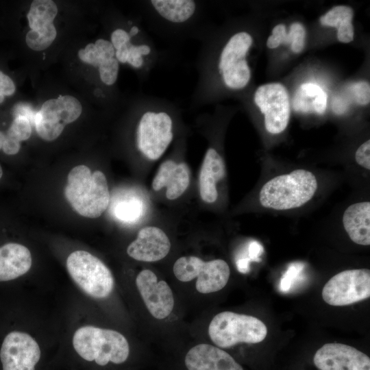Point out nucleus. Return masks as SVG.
I'll return each mask as SVG.
<instances>
[{
    "instance_id": "nucleus-19",
    "label": "nucleus",
    "mask_w": 370,
    "mask_h": 370,
    "mask_svg": "<svg viewBox=\"0 0 370 370\" xmlns=\"http://www.w3.org/2000/svg\"><path fill=\"white\" fill-rule=\"evenodd\" d=\"M32 266V256L24 245L10 243L0 247V282L16 279Z\"/></svg>"
},
{
    "instance_id": "nucleus-25",
    "label": "nucleus",
    "mask_w": 370,
    "mask_h": 370,
    "mask_svg": "<svg viewBox=\"0 0 370 370\" xmlns=\"http://www.w3.org/2000/svg\"><path fill=\"white\" fill-rule=\"evenodd\" d=\"M143 212V204L136 197L121 200L113 208L114 215L125 223H133L138 220Z\"/></svg>"
},
{
    "instance_id": "nucleus-8",
    "label": "nucleus",
    "mask_w": 370,
    "mask_h": 370,
    "mask_svg": "<svg viewBox=\"0 0 370 370\" xmlns=\"http://www.w3.org/2000/svg\"><path fill=\"white\" fill-rule=\"evenodd\" d=\"M370 297V270L349 269L331 278L322 290L325 302L334 306H347Z\"/></svg>"
},
{
    "instance_id": "nucleus-12",
    "label": "nucleus",
    "mask_w": 370,
    "mask_h": 370,
    "mask_svg": "<svg viewBox=\"0 0 370 370\" xmlns=\"http://www.w3.org/2000/svg\"><path fill=\"white\" fill-rule=\"evenodd\" d=\"M40 358L38 344L27 333L10 332L2 343L0 359L3 370H35Z\"/></svg>"
},
{
    "instance_id": "nucleus-36",
    "label": "nucleus",
    "mask_w": 370,
    "mask_h": 370,
    "mask_svg": "<svg viewBox=\"0 0 370 370\" xmlns=\"http://www.w3.org/2000/svg\"><path fill=\"white\" fill-rule=\"evenodd\" d=\"M130 42V36L126 31L117 29L111 35V43L115 50L121 46Z\"/></svg>"
},
{
    "instance_id": "nucleus-4",
    "label": "nucleus",
    "mask_w": 370,
    "mask_h": 370,
    "mask_svg": "<svg viewBox=\"0 0 370 370\" xmlns=\"http://www.w3.org/2000/svg\"><path fill=\"white\" fill-rule=\"evenodd\" d=\"M208 334L218 347L227 348L239 343L262 341L267 335V328L255 317L224 311L213 317L208 327Z\"/></svg>"
},
{
    "instance_id": "nucleus-33",
    "label": "nucleus",
    "mask_w": 370,
    "mask_h": 370,
    "mask_svg": "<svg viewBox=\"0 0 370 370\" xmlns=\"http://www.w3.org/2000/svg\"><path fill=\"white\" fill-rule=\"evenodd\" d=\"M95 45L98 52L101 63L104 60L115 58V49L110 41L104 39H98L95 42Z\"/></svg>"
},
{
    "instance_id": "nucleus-7",
    "label": "nucleus",
    "mask_w": 370,
    "mask_h": 370,
    "mask_svg": "<svg viewBox=\"0 0 370 370\" xmlns=\"http://www.w3.org/2000/svg\"><path fill=\"white\" fill-rule=\"evenodd\" d=\"M253 39L246 32L234 34L223 48L219 60V71L225 85L234 90L245 88L251 79V70L246 60Z\"/></svg>"
},
{
    "instance_id": "nucleus-35",
    "label": "nucleus",
    "mask_w": 370,
    "mask_h": 370,
    "mask_svg": "<svg viewBox=\"0 0 370 370\" xmlns=\"http://www.w3.org/2000/svg\"><path fill=\"white\" fill-rule=\"evenodd\" d=\"M287 33L286 27L283 24L275 25L273 30L272 34L268 38L267 46L269 49H275L282 44V40Z\"/></svg>"
},
{
    "instance_id": "nucleus-14",
    "label": "nucleus",
    "mask_w": 370,
    "mask_h": 370,
    "mask_svg": "<svg viewBox=\"0 0 370 370\" xmlns=\"http://www.w3.org/2000/svg\"><path fill=\"white\" fill-rule=\"evenodd\" d=\"M136 284L146 308L153 317L163 319L171 314L174 297L165 281H158L153 271L144 269L136 276Z\"/></svg>"
},
{
    "instance_id": "nucleus-43",
    "label": "nucleus",
    "mask_w": 370,
    "mask_h": 370,
    "mask_svg": "<svg viewBox=\"0 0 370 370\" xmlns=\"http://www.w3.org/2000/svg\"><path fill=\"white\" fill-rule=\"evenodd\" d=\"M238 270L243 273H245L249 269V260L247 258L240 259L236 262Z\"/></svg>"
},
{
    "instance_id": "nucleus-42",
    "label": "nucleus",
    "mask_w": 370,
    "mask_h": 370,
    "mask_svg": "<svg viewBox=\"0 0 370 370\" xmlns=\"http://www.w3.org/2000/svg\"><path fill=\"white\" fill-rule=\"evenodd\" d=\"M260 244L256 241L251 242L249 247V255L252 259L256 258L262 251Z\"/></svg>"
},
{
    "instance_id": "nucleus-20",
    "label": "nucleus",
    "mask_w": 370,
    "mask_h": 370,
    "mask_svg": "<svg viewBox=\"0 0 370 370\" xmlns=\"http://www.w3.org/2000/svg\"><path fill=\"white\" fill-rule=\"evenodd\" d=\"M343 227L350 239L358 245H370V202L352 204L343 215Z\"/></svg>"
},
{
    "instance_id": "nucleus-34",
    "label": "nucleus",
    "mask_w": 370,
    "mask_h": 370,
    "mask_svg": "<svg viewBox=\"0 0 370 370\" xmlns=\"http://www.w3.org/2000/svg\"><path fill=\"white\" fill-rule=\"evenodd\" d=\"M356 162L363 168L370 169V140H367L357 149L355 153Z\"/></svg>"
},
{
    "instance_id": "nucleus-10",
    "label": "nucleus",
    "mask_w": 370,
    "mask_h": 370,
    "mask_svg": "<svg viewBox=\"0 0 370 370\" xmlns=\"http://www.w3.org/2000/svg\"><path fill=\"white\" fill-rule=\"evenodd\" d=\"M172 127L173 121L167 113L152 111L144 113L136 132L140 151L149 160L160 158L173 140Z\"/></svg>"
},
{
    "instance_id": "nucleus-17",
    "label": "nucleus",
    "mask_w": 370,
    "mask_h": 370,
    "mask_svg": "<svg viewBox=\"0 0 370 370\" xmlns=\"http://www.w3.org/2000/svg\"><path fill=\"white\" fill-rule=\"evenodd\" d=\"M190 183L189 169L186 163H176L172 160L162 162L152 182L154 190L166 187V197L173 200L181 196Z\"/></svg>"
},
{
    "instance_id": "nucleus-9",
    "label": "nucleus",
    "mask_w": 370,
    "mask_h": 370,
    "mask_svg": "<svg viewBox=\"0 0 370 370\" xmlns=\"http://www.w3.org/2000/svg\"><path fill=\"white\" fill-rule=\"evenodd\" d=\"M82 110L79 100L71 95L46 101L36 113L34 119V124L38 134L45 140L56 139L66 125L80 116Z\"/></svg>"
},
{
    "instance_id": "nucleus-38",
    "label": "nucleus",
    "mask_w": 370,
    "mask_h": 370,
    "mask_svg": "<svg viewBox=\"0 0 370 370\" xmlns=\"http://www.w3.org/2000/svg\"><path fill=\"white\" fill-rule=\"evenodd\" d=\"M14 92L15 85L12 79L0 71V92L4 96H10Z\"/></svg>"
},
{
    "instance_id": "nucleus-1",
    "label": "nucleus",
    "mask_w": 370,
    "mask_h": 370,
    "mask_svg": "<svg viewBox=\"0 0 370 370\" xmlns=\"http://www.w3.org/2000/svg\"><path fill=\"white\" fill-rule=\"evenodd\" d=\"M64 195L80 215L97 218L107 209L110 195L106 177L100 171L91 172L85 165L73 168L68 175Z\"/></svg>"
},
{
    "instance_id": "nucleus-21",
    "label": "nucleus",
    "mask_w": 370,
    "mask_h": 370,
    "mask_svg": "<svg viewBox=\"0 0 370 370\" xmlns=\"http://www.w3.org/2000/svg\"><path fill=\"white\" fill-rule=\"evenodd\" d=\"M328 97L317 84L304 83L295 91L293 98V108L298 112H315L323 114L327 107Z\"/></svg>"
},
{
    "instance_id": "nucleus-11",
    "label": "nucleus",
    "mask_w": 370,
    "mask_h": 370,
    "mask_svg": "<svg viewBox=\"0 0 370 370\" xmlns=\"http://www.w3.org/2000/svg\"><path fill=\"white\" fill-rule=\"evenodd\" d=\"M254 99L264 114L267 131L272 134L284 131L291 116L290 97L286 87L278 82L262 84L256 89Z\"/></svg>"
},
{
    "instance_id": "nucleus-2",
    "label": "nucleus",
    "mask_w": 370,
    "mask_h": 370,
    "mask_svg": "<svg viewBox=\"0 0 370 370\" xmlns=\"http://www.w3.org/2000/svg\"><path fill=\"white\" fill-rule=\"evenodd\" d=\"M317 186V180L313 173L305 169H296L266 182L260 191L259 201L267 208L277 210L293 209L310 201Z\"/></svg>"
},
{
    "instance_id": "nucleus-13",
    "label": "nucleus",
    "mask_w": 370,
    "mask_h": 370,
    "mask_svg": "<svg viewBox=\"0 0 370 370\" xmlns=\"http://www.w3.org/2000/svg\"><path fill=\"white\" fill-rule=\"evenodd\" d=\"M313 362L319 370H370L367 355L342 343L323 345L316 352Z\"/></svg>"
},
{
    "instance_id": "nucleus-45",
    "label": "nucleus",
    "mask_w": 370,
    "mask_h": 370,
    "mask_svg": "<svg viewBox=\"0 0 370 370\" xmlns=\"http://www.w3.org/2000/svg\"><path fill=\"white\" fill-rule=\"evenodd\" d=\"M5 135L0 131V149H2Z\"/></svg>"
},
{
    "instance_id": "nucleus-3",
    "label": "nucleus",
    "mask_w": 370,
    "mask_h": 370,
    "mask_svg": "<svg viewBox=\"0 0 370 370\" xmlns=\"http://www.w3.org/2000/svg\"><path fill=\"white\" fill-rule=\"evenodd\" d=\"M73 347L87 361H93L101 366L109 362H124L130 354L129 343L125 337L113 330L92 325L78 328L73 337Z\"/></svg>"
},
{
    "instance_id": "nucleus-40",
    "label": "nucleus",
    "mask_w": 370,
    "mask_h": 370,
    "mask_svg": "<svg viewBox=\"0 0 370 370\" xmlns=\"http://www.w3.org/2000/svg\"><path fill=\"white\" fill-rule=\"evenodd\" d=\"M297 272V267H290L288 271L284 274L282 278L280 288L282 291H287L290 288L291 283L293 280V276Z\"/></svg>"
},
{
    "instance_id": "nucleus-18",
    "label": "nucleus",
    "mask_w": 370,
    "mask_h": 370,
    "mask_svg": "<svg viewBox=\"0 0 370 370\" xmlns=\"http://www.w3.org/2000/svg\"><path fill=\"white\" fill-rule=\"evenodd\" d=\"M225 175V166L222 157L214 148H209L201 165L199 187L201 199L206 203H214L218 197L217 182Z\"/></svg>"
},
{
    "instance_id": "nucleus-31",
    "label": "nucleus",
    "mask_w": 370,
    "mask_h": 370,
    "mask_svg": "<svg viewBox=\"0 0 370 370\" xmlns=\"http://www.w3.org/2000/svg\"><path fill=\"white\" fill-rule=\"evenodd\" d=\"M351 91L355 101L362 106L369 104L370 101V86L366 81H359L353 84Z\"/></svg>"
},
{
    "instance_id": "nucleus-47",
    "label": "nucleus",
    "mask_w": 370,
    "mask_h": 370,
    "mask_svg": "<svg viewBox=\"0 0 370 370\" xmlns=\"http://www.w3.org/2000/svg\"><path fill=\"white\" fill-rule=\"evenodd\" d=\"M2 175H3V171H2L1 166L0 165V179L2 177Z\"/></svg>"
},
{
    "instance_id": "nucleus-37",
    "label": "nucleus",
    "mask_w": 370,
    "mask_h": 370,
    "mask_svg": "<svg viewBox=\"0 0 370 370\" xmlns=\"http://www.w3.org/2000/svg\"><path fill=\"white\" fill-rule=\"evenodd\" d=\"M13 115L15 117H25L30 121V123H34L36 114L29 105L25 103H18L13 109Z\"/></svg>"
},
{
    "instance_id": "nucleus-46",
    "label": "nucleus",
    "mask_w": 370,
    "mask_h": 370,
    "mask_svg": "<svg viewBox=\"0 0 370 370\" xmlns=\"http://www.w3.org/2000/svg\"><path fill=\"white\" fill-rule=\"evenodd\" d=\"M4 99V95L0 92V103L3 102Z\"/></svg>"
},
{
    "instance_id": "nucleus-44",
    "label": "nucleus",
    "mask_w": 370,
    "mask_h": 370,
    "mask_svg": "<svg viewBox=\"0 0 370 370\" xmlns=\"http://www.w3.org/2000/svg\"><path fill=\"white\" fill-rule=\"evenodd\" d=\"M138 32H139V29L138 28V27L133 26L130 29L129 34H130V37L134 36H136L138 33Z\"/></svg>"
},
{
    "instance_id": "nucleus-5",
    "label": "nucleus",
    "mask_w": 370,
    "mask_h": 370,
    "mask_svg": "<svg viewBox=\"0 0 370 370\" xmlns=\"http://www.w3.org/2000/svg\"><path fill=\"white\" fill-rule=\"evenodd\" d=\"M66 268L76 284L90 297L106 298L114 288V281L110 270L88 251L72 252L66 259Z\"/></svg>"
},
{
    "instance_id": "nucleus-39",
    "label": "nucleus",
    "mask_w": 370,
    "mask_h": 370,
    "mask_svg": "<svg viewBox=\"0 0 370 370\" xmlns=\"http://www.w3.org/2000/svg\"><path fill=\"white\" fill-rule=\"evenodd\" d=\"M21 148L20 142L12 137L5 135L3 144V151L8 155H14L17 153Z\"/></svg>"
},
{
    "instance_id": "nucleus-29",
    "label": "nucleus",
    "mask_w": 370,
    "mask_h": 370,
    "mask_svg": "<svg viewBox=\"0 0 370 370\" xmlns=\"http://www.w3.org/2000/svg\"><path fill=\"white\" fill-rule=\"evenodd\" d=\"M119 68V62L116 58L103 61L99 66L101 81L106 85L114 84L118 77Z\"/></svg>"
},
{
    "instance_id": "nucleus-22",
    "label": "nucleus",
    "mask_w": 370,
    "mask_h": 370,
    "mask_svg": "<svg viewBox=\"0 0 370 370\" xmlns=\"http://www.w3.org/2000/svg\"><path fill=\"white\" fill-rule=\"evenodd\" d=\"M353 10L347 5L333 7L320 17V23L323 26L337 29V38L339 42L349 43L354 40V29L352 25Z\"/></svg>"
},
{
    "instance_id": "nucleus-30",
    "label": "nucleus",
    "mask_w": 370,
    "mask_h": 370,
    "mask_svg": "<svg viewBox=\"0 0 370 370\" xmlns=\"http://www.w3.org/2000/svg\"><path fill=\"white\" fill-rule=\"evenodd\" d=\"M151 53V48L147 45H130L127 62L134 68H140L144 62L143 56Z\"/></svg>"
},
{
    "instance_id": "nucleus-41",
    "label": "nucleus",
    "mask_w": 370,
    "mask_h": 370,
    "mask_svg": "<svg viewBox=\"0 0 370 370\" xmlns=\"http://www.w3.org/2000/svg\"><path fill=\"white\" fill-rule=\"evenodd\" d=\"M131 43L125 44L115 50V58L121 63H126Z\"/></svg>"
},
{
    "instance_id": "nucleus-15",
    "label": "nucleus",
    "mask_w": 370,
    "mask_h": 370,
    "mask_svg": "<svg viewBox=\"0 0 370 370\" xmlns=\"http://www.w3.org/2000/svg\"><path fill=\"white\" fill-rule=\"evenodd\" d=\"M171 242L163 230L153 226L141 229L136 239L127 249V253L134 260L152 262L162 260L169 252Z\"/></svg>"
},
{
    "instance_id": "nucleus-26",
    "label": "nucleus",
    "mask_w": 370,
    "mask_h": 370,
    "mask_svg": "<svg viewBox=\"0 0 370 370\" xmlns=\"http://www.w3.org/2000/svg\"><path fill=\"white\" fill-rule=\"evenodd\" d=\"M56 29L49 23L37 29H31L25 40L28 47L34 51H42L49 47L56 37Z\"/></svg>"
},
{
    "instance_id": "nucleus-24",
    "label": "nucleus",
    "mask_w": 370,
    "mask_h": 370,
    "mask_svg": "<svg viewBox=\"0 0 370 370\" xmlns=\"http://www.w3.org/2000/svg\"><path fill=\"white\" fill-rule=\"evenodd\" d=\"M58 8L54 1L51 0L33 1L27 14L29 25L32 29L41 28L55 18Z\"/></svg>"
},
{
    "instance_id": "nucleus-28",
    "label": "nucleus",
    "mask_w": 370,
    "mask_h": 370,
    "mask_svg": "<svg viewBox=\"0 0 370 370\" xmlns=\"http://www.w3.org/2000/svg\"><path fill=\"white\" fill-rule=\"evenodd\" d=\"M31 134L30 121L25 117L17 116L14 119L6 135L20 142L28 139Z\"/></svg>"
},
{
    "instance_id": "nucleus-6",
    "label": "nucleus",
    "mask_w": 370,
    "mask_h": 370,
    "mask_svg": "<svg viewBox=\"0 0 370 370\" xmlns=\"http://www.w3.org/2000/svg\"><path fill=\"white\" fill-rule=\"evenodd\" d=\"M176 278L184 282L197 278L195 288L200 293L208 294L219 291L227 284L230 269L221 259L205 262L199 257L190 256L178 258L173 264Z\"/></svg>"
},
{
    "instance_id": "nucleus-32",
    "label": "nucleus",
    "mask_w": 370,
    "mask_h": 370,
    "mask_svg": "<svg viewBox=\"0 0 370 370\" xmlns=\"http://www.w3.org/2000/svg\"><path fill=\"white\" fill-rule=\"evenodd\" d=\"M78 56L81 60L94 66L99 67L101 63L96 47L93 43L88 44L84 49H80Z\"/></svg>"
},
{
    "instance_id": "nucleus-27",
    "label": "nucleus",
    "mask_w": 370,
    "mask_h": 370,
    "mask_svg": "<svg viewBox=\"0 0 370 370\" xmlns=\"http://www.w3.org/2000/svg\"><path fill=\"white\" fill-rule=\"evenodd\" d=\"M306 31L304 26L299 23H293L288 32L284 36L282 44L291 45L292 51L298 53L302 51L305 46Z\"/></svg>"
},
{
    "instance_id": "nucleus-16",
    "label": "nucleus",
    "mask_w": 370,
    "mask_h": 370,
    "mask_svg": "<svg viewBox=\"0 0 370 370\" xmlns=\"http://www.w3.org/2000/svg\"><path fill=\"white\" fill-rule=\"evenodd\" d=\"M188 370H243L226 352L209 344L192 347L185 356Z\"/></svg>"
},
{
    "instance_id": "nucleus-23",
    "label": "nucleus",
    "mask_w": 370,
    "mask_h": 370,
    "mask_svg": "<svg viewBox=\"0 0 370 370\" xmlns=\"http://www.w3.org/2000/svg\"><path fill=\"white\" fill-rule=\"evenodd\" d=\"M151 3L162 18L175 23L188 21L196 10L192 0H153Z\"/></svg>"
}]
</instances>
